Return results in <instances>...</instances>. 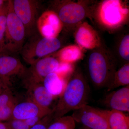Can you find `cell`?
<instances>
[{
    "instance_id": "obj_1",
    "label": "cell",
    "mask_w": 129,
    "mask_h": 129,
    "mask_svg": "<svg viewBox=\"0 0 129 129\" xmlns=\"http://www.w3.org/2000/svg\"><path fill=\"white\" fill-rule=\"evenodd\" d=\"M90 91L83 74L76 71L67 83L58 102L52 109L54 119L88 104Z\"/></svg>"
},
{
    "instance_id": "obj_2",
    "label": "cell",
    "mask_w": 129,
    "mask_h": 129,
    "mask_svg": "<svg viewBox=\"0 0 129 129\" xmlns=\"http://www.w3.org/2000/svg\"><path fill=\"white\" fill-rule=\"evenodd\" d=\"M103 51H93L89 56L88 68L90 79L98 88H108L116 72L115 63Z\"/></svg>"
},
{
    "instance_id": "obj_3",
    "label": "cell",
    "mask_w": 129,
    "mask_h": 129,
    "mask_svg": "<svg viewBox=\"0 0 129 129\" xmlns=\"http://www.w3.org/2000/svg\"><path fill=\"white\" fill-rule=\"evenodd\" d=\"M62 45L58 38H48L35 34L24 45L20 51L22 57L30 64L58 50Z\"/></svg>"
},
{
    "instance_id": "obj_4",
    "label": "cell",
    "mask_w": 129,
    "mask_h": 129,
    "mask_svg": "<svg viewBox=\"0 0 129 129\" xmlns=\"http://www.w3.org/2000/svg\"><path fill=\"white\" fill-rule=\"evenodd\" d=\"M26 38L25 27L14 12L12 1H8L6 28L2 52L12 54L20 53Z\"/></svg>"
},
{
    "instance_id": "obj_5",
    "label": "cell",
    "mask_w": 129,
    "mask_h": 129,
    "mask_svg": "<svg viewBox=\"0 0 129 129\" xmlns=\"http://www.w3.org/2000/svg\"><path fill=\"white\" fill-rule=\"evenodd\" d=\"M12 1L15 14L24 25L26 37H30L36 33L39 1L36 0H13Z\"/></svg>"
},
{
    "instance_id": "obj_6",
    "label": "cell",
    "mask_w": 129,
    "mask_h": 129,
    "mask_svg": "<svg viewBox=\"0 0 129 129\" xmlns=\"http://www.w3.org/2000/svg\"><path fill=\"white\" fill-rule=\"evenodd\" d=\"M61 63L56 58L51 57H46L33 63L29 68H26L23 75L26 85L42 83L47 75L57 72Z\"/></svg>"
},
{
    "instance_id": "obj_7",
    "label": "cell",
    "mask_w": 129,
    "mask_h": 129,
    "mask_svg": "<svg viewBox=\"0 0 129 129\" xmlns=\"http://www.w3.org/2000/svg\"><path fill=\"white\" fill-rule=\"evenodd\" d=\"M75 122L90 129H110L103 110L88 104L74 111L72 115Z\"/></svg>"
},
{
    "instance_id": "obj_8",
    "label": "cell",
    "mask_w": 129,
    "mask_h": 129,
    "mask_svg": "<svg viewBox=\"0 0 129 129\" xmlns=\"http://www.w3.org/2000/svg\"><path fill=\"white\" fill-rule=\"evenodd\" d=\"M55 7L56 14L66 27L78 23L86 16L85 8L79 3L63 2L58 3Z\"/></svg>"
},
{
    "instance_id": "obj_9",
    "label": "cell",
    "mask_w": 129,
    "mask_h": 129,
    "mask_svg": "<svg viewBox=\"0 0 129 129\" xmlns=\"http://www.w3.org/2000/svg\"><path fill=\"white\" fill-rule=\"evenodd\" d=\"M26 69L17 58L3 52L0 53V78L4 88H8L9 78L18 75L23 76Z\"/></svg>"
},
{
    "instance_id": "obj_10",
    "label": "cell",
    "mask_w": 129,
    "mask_h": 129,
    "mask_svg": "<svg viewBox=\"0 0 129 129\" xmlns=\"http://www.w3.org/2000/svg\"><path fill=\"white\" fill-rule=\"evenodd\" d=\"M51 108L42 107L30 99L16 104L12 112V118L25 120L37 116L45 117L52 112Z\"/></svg>"
},
{
    "instance_id": "obj_11",
    "label": "cell",
    "mask_w": 129,
    "mask_h": 129,
    "mask_svg": "<svg viewBox=\"0 0 129 129\" xmlns=\"http://www.w3.org/2000/svg\"><path fill=\"white\" fill-rule=\"evenodd\" d=\"M128 9L122 8L119 1H106L101 8V15L104 23L110 26L119 24L122 22Z\"/></svg>"
},
{
    "instance_id": "obj_12",
    "label": "cell",
    "mask_w": 129,
    "mask_h": 129,
    "mask_svg": "<svg viewBox=\"0 0 129 129\" xmlns=\"http://www.w3.org/2000/svg\"><path fill=\"white\" fill-rule=\"evenodd\" d=\"M62 24L55 13L50 11L44 13L38 19L36 26L42 36L54 38L61 30Z\"/></svg>"
},
{
    "instance_id": "obj_13",
    "label": "cell",
    "mask_w": 129,
    "mask_h": 129,
    "mask_svg": "<svg viewBox=\"0 0 129 129\" xmlns=\"http://www.w3.org/2000/svg\"><path fill=\"white\" fill-rule=\"evenodd\" d=\"M105 106L111 109L129 112V85L110 92L102 101Z\"/></svg>"
},
{
    "instance_id": "obj_14",
    "label": "cell",
    "mask_w": 129,
    "mask_h": 129,
    "mask_svg": "<svg viewBox=\"0 0 129 129\" xmlns=\"http://www.w3.org/2000/svg\"><path fill=\"white\" fill-rule=\"evenodd\" d=\"M27 86L29 99L42 107L50 108V106L55 97L47 91L42 83H32Z\"/></svg>"
},
{
    "instance_id": "obj_15",
    "label": "cell",
    "mask_w": 129,
    "mask_h": 129,
    "mask_svg": "<svg viewBox=\"0 0 129 129\" xmlns=\"http://www.w3.org/2000/svg\"><path fill=\"white\" fill-rule=\"evenodd\" d=\"M63 75L56 72L51 73L44 78L42 84L51 94L56 97L62 94L67 83L62 76Z\"/></svg>"
},
{
    "instance_id": "obj_16",
    "label": "cell",
    "mask_w": 129,
    "mask_h": 129,
    "mask_svg": "<svg viewBox=\"0 0 129 129\" xmlns=\"http://www.w3.org/2000/svg\"><path fill=\"white\" fill-rule=\"evenodd\" d=\"M75 37L77 43L82 47L93 49L96 46L98 40L96 34L88 26H80L76 32Z\"/></svg>"
},
{
    "instance_id": "obj_17",
    "label": "cell",
    "mask_w": 129,
    "mask_h": 129,
    "mask_svg": "<svg viewBox=\"0 0 129 129\" xmlns=\"http://www.w3.org/2000/svg\"><path fill=\"white\" fill-rule=\"evenodd\" d=\"M110 129H129V117L123 112L103 110Z\"/></svg>"
},
{
    "instance_id": "obj_18",
    "label": "cell",
    "mask_w": 129,
    "mask_h": 129,
    "mask_svg": "<svg viewBox=\"0 0 129 129\" xmlns=\"http://www.w3.org/2000/svg\"><path fill=\"white\" fill-rule=\"evenodd\" d=\"M129 85V64L127 63L115 72L108 90H111L120 86H125Z\"/></svg>"
},
{
    "instance_id": "obj_19",
    "label": "cell",
    "mask_w": 129,
    "mask_h": 129,
    "mask_svg": "<svg viewBox=\"0 0 129 129\" xmlns=\"http://www.w3.org/2000/svg\"><path fill=\"white\" fill-rule=\"evenodd\" d=\"M82 53L80 48L76 46H69L59 52L58 57L61 62L70 63L80 59Z\"/></svg>"
},
{
    "instance_id": "obj_20",
    "label": "cell",
    "mask_w": 129,
    "mask_h": 129,
    "mask_svg": "<svg viewBox=\"0 0 129 129\" xmlns=\"http://www.w3.org/2000/svg\"><path fill=\"white\" fill-rule=\"evenodd\" d=\"M75 122L71 116H63L54 119L47 129H75Z\"/></svg>"
},
{
    "instance_id": "obj_21",
    "label": "cell",
    "mask_w": 129,
    "mask_h": 129,
    "mask_svg": "<svg viewBox=\"0 0 129 129\" xmlns=\"http://www.w3.org/2000/svg\"><path fill=\"white\" fill-rule=\"evenodd\" d=\"M7 2L0 11V48L2 52L5 45V37L6 28L7 15Z\"/></svg>"
},
{
    "instance_id": "obj_22",
    "label": "cell",
    "mask_w": 129,
    "mask_h": 129,
    "mask_svg": "<svg viewBox=\"0 0 129 129\" xmlns=\"http://www.w3.org/2000/svg\"><path fill=\"white\" fill-rule=\"evenodd\" d=\"M119 56L125 61H129V36L125 35L120 41L118 48Z\"/></svg>"
},
{
    "instance_id": "obj_23",
    "label": "cell",
    "mask_w": 129,
    "mask_h": 129,
    "mask_svg": "<svg viewBox=\"0 0 129 129\" xmlns=\"http://www.w3.org/2000/svg\"><path fill=\"white\" fill-rule=\"evenodd\" d=\"M16 100L8 88L3 89L0 94V106L16 104Z\"/></svg>"
},
{
    "instance_id": "obj_24",
    "label": "cell",
    "mask_w": 129,
    "mask_h": 129,
    "mask_svg": "<svg viewBox=\"0 0 129 129\" xmlns=\"http://www.w3.org/2000/svg\"><path fill=\"white\" fill-rule=\"evenodd\" d=\"M16 104L0 106V122L8 121L12 118L13 108Z\"/></svg>"
},
{
    "instance_id": "obj_25",
    "label": "cell",
    "mask_w": 129,
    "mask_h": 129,
    "mask_svg": "<svg viewBox=\"0 0 129 129\" xmlns=\"http://www.w3.org/2000/svg\"><path fill=\"white\" fill-rule=\"evenodd\" d=\"M53 111L42 119L39 123L29 129H47L51 123L54 120Z\"/></svg>"
},
{
    "instance_id": "obj_26",
    "label": "cell",
    "mask_w": 129,
    "mask_h": 129,
    "mask_svg": "<svg viewBox=\"0 0 129 129\" xmlns=\"http://www.w3.org/2000/svg\"><path fill=\"white\" fill-rule=\"evenodd\" d=\"M7 122L10 129H29L30 128L24 120L11 119Z\"/></svg>"
},
{
    "instance_id": "obj_27",
    "label": "cell",
    "mask_w": 129,
    "mask_h": 129,
    "mask_svg": "<svg viewBox=\"0 0 129 129\" xmlns=\"http://www.w3.org/2000/svg\"><path fill=\"white\" fill-rule=\"evenodd\" d=\"M44 117L41 116H37L30 118L28 119L24 120V121L26 124L30 128L39 123Z\"/></svg>"
},
{
    "instance_id": "obj_28",
    "label": "cell",
    "mask_w": 129,
    "mask_h": 129,
    "mask_svg": "<svg viewBox=\"0 0 129 129\" xmlns=\"http://www.w3.org/2000/svg\"><path fill=\"white\" fill-rule=\"evenodd\" d=\"M0 129H10L7 122L5 123L0 122Z\"/></svg>"
},
{
    "instance_id": "obj_29",
    "label": "cell",
    "mask_w": 129,
    "mask_h": 129,
    "mask_svg": "<svg viewBox=\"0 0 129 129\" xmlns=\"http://www.w3.org/2000/svg\"><path fill=\"white\" fill-rule=\"evenodd\" d=\"M7 1H4V0H0V11L2 9L5 4L6 3Z\"/></svg>"
},
{
    "instance_id": "obj_30",
    "label": "cell",
    "mask_w": 129,
    "mask_h": 129,
    "mask_svg": "<svg viewBox=\"0 0 129 129\" xmlns=\"http://www.w3.org/2000/svg\"><path fill=\"white\" fill-rule=\"evenodd\" d=\"M4 89H5V88H4L2 81L0 78V94Z\"/></svg>"
},
{
    "instance_id": "obj_31",
    "label": "cell",
    "mask_w": 129,
    "mask_h": 129,
    "mask_svg": "<svg viewBox=\"0 0 129 129\" xmlns=\"http://www.w3.org/2000/svg\"><path fill=\"white\" fill-rule=\"evenodd\" d=\"M79 129H90L88 128H86V127H84V126H82V127H80V128Z\"/></svg>"
},
{
    "instance_id": "obj_32",
    "label": "cell",
    "mask_w": 129,
    "mask_h": 129,
    "mask_svg": "<svg viewBox=\"0 0 129 129\" xmlns=\"http://www.w3.org/2000/svg\"><path fill=\"white\" fill-rule=\"evenodd\" d=\"M1 52H2V50L1 48H0V53H1Z\"/></svg>"
}]
</instances>
